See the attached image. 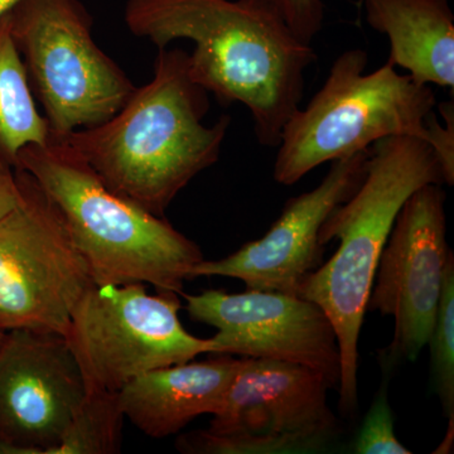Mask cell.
Returning <instances> with one entry per match:
<instances>
[{"instance_id": "obj_1", "label": "cell", "mask_w": 454, "mask_h": 454, "mask_svg": "<svg viewBox=\"0 0 454 454\" xmlns=\"http://www.w3.org/2000/svg\"><path fill=\"white\" fill-rule=\"evenodd\" d=\"M124 18L134 35L158 49L192 41L191 79L223 106H247L260 145H279L317 56L274 0H128Z\"/></svg>"}, {"instance_id": "obj_2", "label": "cell", "mask_w": 454, "mask_h": 454, "mask_svg": "<svg viewBox=\"0 0 454 454\" xmlns=\"http://www.w3.org/2000/svg\"><path fill=\"white\" fill-rule=\"evenodd\" d=\"M207 112V91L191 79L188 53L166 47L153 79L134 90L113 118L59 140L114 192L164 217L178 193L219 160L231 119L223 115L206 127Z\"/></svg>"}, {"instance_id": "obj_3", "label": "cell", "mask_w": 454, "mask_h": 454, "mask_svg": "<svg viewBox=\"0 0 454 454\" xmlns=\"http://www.w3.org/2000/svg\"><path fill=\"white\" fill-rule=\"evenodd\" d=\"M429 184L446 181L426 140L397 136L373 143L360 186L319 231L322 247L339 240V249L298 288V297L318 304L333 325L340 355V409L348 418L358 409V340L379 259L406 200Z\"/></svg>"}, {"instance_id": "obj_4", "label": "cell", "mask_w": 454, "mask_h": 454, "mask_svg": "<svg viewBox=\"0 0 454 454\" xmlns=\"http://www.w3.org/2000/svg\"><path fill=\"white\" fill-rule=\"evenodd\" d=\"M16 169L31 175L55 203L97 286L143 283L182 294L205 259L164 217L110 190L64 140L26 146Z\"/></svg>"}, {"instance_id": "obj_5", "label": "cell", "mask_w": 454, "mask_h": 454, "mask_svg": "<svg viewBox=\"0 0 454 454\" xmlns=\"http://www.w3.org/2000/svg\"><path fill=\"white\" fill-rule=\"evenodd\" d=\"M369 55L348 50L334 59L321 89L286 122L274 179L292 186L317 167L366 152L379 140L408 136L428 143V119L437 98L395 66L365 74Z\"/></svg>"}, {"instance_id": "obj_6", "label": "cell", "mask_w": 454, "mask_h": 454, "mask_svg": "<svg viewBox=\"0 0 454 454\" xmlns=\"http://www.w3.org/2000/svg\"><path fill=\"white\" fill-rule=\"evenodd\" d=\"M9 22L51 138L109 121L137 89L98 49L79 0H20Z\"/></svg>"}, {"instance_id": "obj_7", "label": "cell", "mask_w": 454, "mask_h": 454, "mask_svg": "<svg viewBox=\"0 0 454 454\" xmlns=\"http://www.w3.org/2000/svg\"><path fill=\"white\" fill-rule=\"evenodd\" d=\"M330 389L309 367L240 358L208 429L181 435L176 448L186 454L318 452L339 435Z\"/></svg>"}, {"instance_id": "obj_8", "label": "cell", "mask_w": 454, "mask_h": 454, "mask_svg": "<svg viewBox=\"0 0 454 454\" xmlns=\"http://www.w3.org/2000/svg\"><path fill=\"white\" fill-rule=\"evenodd\" d=\"M181 309L178 294H149L143 283L94 284L74 307L65 336L86 389L119 391L142 373L210 354V339L184 330Z\"/></svg>"}, {"instance_id": "obj_9", "label": "cell", "mask_w": 454, "mask_h": 454, "mask_svg": "<svg viewBox=\"0 0 454 454\" xmlns=\"http://www.w3.org/2000/svg\"><path fill=\"white\" fill-rule=\"evenodd\" d=\"M14 172L20 201L0 219V330L66 336L94 282L55 203L31 175Z\"/></svg>"}, {"instance_id": "obj_10", "label": "cell", "mask_w": 454, "mask_h": 454, "mask_svg": "<svg viewBox=\"0 0 454 454\" xmlns=\"http://www.w3.org/2000/svg\"><path fill=\"white\" fill-rule=\"evenodd\" d=\"M446 192L429 184L397 214L373 277L366 310L393 316L390 357L414 363L435 324L444 271L453 255L447 243Z\"/></svg>"}, {"instance_id": "obj_11", "label": "cell", "mask_w": 454, "mask_h": 454, "mask_svg": "<svg viewBox=\"0 0 454 454\" xmlns=\"http://www.w3.org/2000/svg\"><path fill=\"white\" fill-rule=\"evenodd\" d=\"M184 297L193 321L217 328L210 354L297 364L324 375L331 389L339 387V342L318 304L259 289L236 294L210 289Z\"/></svg>"}, {"instance_id": "obj_12", "label": "cell", "mask_w": 454, "mask_h": 454, "mask_svg": "<svg viewBox=\"0 0 454 454\" xmlns=\"http://www.w3.org/2000/svg\"><path fill=\"white\" fill-rule=\"evenodd\" d=\"M86 391L65 336L5 331L0 340V453L50 454Z\"/></svg>"}, {"instance_id": "obj_13", "label": "cell", "mask_w": 454, "mask_h": 454, "mask_svg": "<svg viewBox=\"0 0 454 454\" xmlns=\"http://www.w3.org/2000/svg\"><path fill=\"white\" fill-rule=\"evenodd\" d=\"M367 151L334 160L315 190L286 201L267 234L225 258L201 260L191 270V280L232 278L247 289L297 295L304 278L322 265V225L337 206L351 197L365 176Z\"/></svg>"}, {"instance_id": "obj_14", "label": "cell", "mask_w": 454, "mask_h": 454, "mask_svg": "<svg viewBox=\"0 0 454 454\" xmlns=\"http://www.w3.org/2000/svg\"><path fill=\"white\" fill-rule=\"evenodd\" d=\"M240 358L232 355L151 370L118 391L122 413L154 439L177 434L202 414H216Z\"/></svg>"}, {"instance_id": "obj_15", "label": "cell", "mask_w": 454, "mask_h": 454, "mask_svg": "<svg viewBox=\"0 0 454 454\" xmlns=\"http://www.w3.org/2000/svg\"><path fill=\"white\" fill-rule=\"evenodd\" d=\"M367 25L387 35V62L415 82L454 90V16L450 0H364Z\"/></svg>"}, {"instance_id": "obj_16", "label": "cell", "mask_w": 454, "mask_h": 454, "mask_svg": "<svg viewBox=\"0 0 454 454\" xmlns=\"http://www.w3.org/2000/svg\"><path fill=\"white\" fill-rule=\"evenodd\" d=\"M50 140L49 121L33 100L26 66L5 14L0 20V164L14 170L26 146L44 145Z\"/></svg>"}, {"instance_id": "obj_17", "label": "cell", "mask_w": 454, "mask_h": 454, "mask_svg": "<svg viewBox=\"0 0 454 454\" xmlns=\"http://www.w3.org/2000/svg\"><path fill=\"white\" fill-rule=\"evenodd\" d=\"M124 420L118 391L89 389L50 454L121 453Z\"/></svg>"}, {"instance_id": "obj_18", "label": "cell", "mask_w": 454, "mask_h": 454, "mask_svg": "<svg viewBox=\"0 0 454 454\" xmlns=\"http://www.w3.org/2000/svg\"><path fill=\"white\" fill-rule=\"evenodd\" d=\"M428 345L433 379L443 413L454 417V258L448 260L437 317Z\"/></svg>"}, {"instance_id": "obj_19", "label": "cell", "mask_w": 454, "mask_h": 454, "mask_svg": "<svg viewBox=\"0 0 454 454\" xmlns=\"http://www.w3.org/2000/svg\"><path fill=\"white\" fill-rule=\"evenodd\" d=\"M354 452L358 454H411L394 433V418L387 380L376 393L365 419L355 439Z\"/></svg>"}, {"instance_id": "obj_20", "label": "cell", "mask_w": 454, "mask_h": 454, "mask_svg": "<svg viewBox=\"0 0 454 454\" xmlns=\"http://www.w3.org/2000/svg\"><path fill=\"white\" fill-rule=\"evenodd\" d=\"M282 12L286 25L293 33L310 44L321 32L324 25L325 7L321 0H274Z\"/></svg>"}, {"instance_id": "obj_21", "label": "cell", "mask_w": 454, "mask_h": 454, "mask_svg": "<svg viewBox=\"0 0 454 454\" xmlns=\"http://www.w3.org/2000/svg\"><path fill=\"white\" fill-rule=\"evenodd\" d=\"M439 113L443 116L444 125L433 113L428 119V143L443 169L444 181L450 186L454 184V112L453 101L438 106Z\"/></svg>"}, {"instance_id": "obj_22", "label": "cell", "mask_w": 454, "mask_h": 454, "mask_svg": "<svg viewBox=\"0 0 454 454\" xmlns=\"http://www.w3.org/2000/svg\"><path fill=\"white\" fill-rule=\"evenodd\" d=\"M20 188L16 172L0 164V219L20 201Z\"/></svg>"}, {"instance_id": "obj_23", "label": "cell", "mask_w": 454, "mask_h": 454, "mask_svg": "<svg viewBox=\"0 0 454 454\" xmlns=\"http://www.w3.org/2000/svg\"><path fill=\"white\" fill-rule=\"evenodd\" d=\"M20 0H0V20L8 14Z\"/></svg>"}, {"instance_id": "obj_24", "label": "cell", "mask_w": 454, "mask_h": 454, "mask_svg": "<svg viewBox=\"0 0 454 454\" xmlns=\"http://www.w3.org/2000/svg\"><path fill=\"white\" fill-rule=\"evenodd\" d=\"M3 334H4V331L0 330V340L3 339Z\"/></svg>"}]
</instances>
